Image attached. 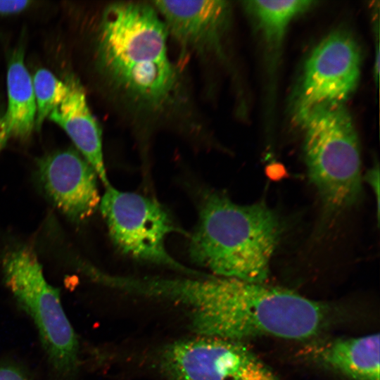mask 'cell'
Masks as SVG:
<instances>
[{
  "label": "cell",
  "instance_id": "cell-1",
  "mask_svg": "<svg viewBox=\"0 0 380 380\" xmlns=\"http://www.w3.org/2000/svg\"><path fill=\"white\" fill-rule=\"evenodd\" d=\"M168 39L151 1L111 3L98 27L97 68L115 111L134 129L199 135L204 123Z\"/></svg>",
  "mask_w": 380,
  "mask_h": 380
},
{
  "label": "cell",
  "instance_id": "cell-2",
  "mask_svg": "<svg viewBox=\"0 0 380 380\" xmlns=\"http://www.w3.org/2000/svg\"><path fill=\"white\" fill-rule=\"evenodd\" d=\"M281 231L278 215L265 203L239 205L209 193L200 205L189 256L217 277L264 283Z\"/></svg>",
  "mask_w": 380,
  "mask_h": 380
},
{
  "label": "cell",
  "instance_id": "cell-3",
  "mask_svg": "<svg viewBox=\"0 0 380 380\" xmlns=\"http://www.w3.org/2000/svg\"><path fill=\"white\" fill-rule=\"evenodd\" d=\"M301 126L308 177L324 210L338 213L355 205L362 194L359 140L345 104L313 109Z\"/></svg>",
  "mask_w": 380,
  "mask_h": 380
},
{
  "label": "cell",
  "instance_id": "cell-4",
  "mask_svg": "<svg viewBox=\"0 0 380 380\" xmlns=\"http://www.w3.org/2000/svg\"><path fill=\"white\" fill-rule=\"evenodd\" d=\"M2 265L4 281L37 327L53 371L61 379L70 380L78 367L79 345L58 290L46 281L40 262L28 248L8 251Z\"/></svg>",
  "mask_w": 380,
  "mask_h": 380
},
{
  "label": "cell",
  "instance_id": "cell-5",
  "mask_svg": "<svg viewBox=\"0 0 380 380\" xmlns=\"http://www.w3.org/2000/svg\"><path fill=\"white\" fill-rule=\"evenodd\" d=\"M99 207L112 241L122 253L189 276H202L177 261L167 251L166 237L177 229L158 201L110 185L106 187Z\"/></svg>",
  "mask_w": 380,
  "mask_h": 380
},
{
  "label": "cell",
  "instance_id": "cell-6",
  "mask_svg": "<svg viewBox=\"0 0 380 380\" xmlns=\"http://www.w3.org/2000/svg\"><path fill=\"white\" fill-rule=\"evenodd\" d=\"M170 380H280L243 341L196 335L166 345L158 355Z\"/></svg>",
  "mask_w": 380,
  "mask_h": 380
},
{
  "label": "cell",
  "instance_id": "cell-7",
  "mask_svg": "<svg viewBox=\"0 0 380 380\" xmlns=\"http://www.w3.org/2000/svg\"><path fill=\"white\" fill-rule=\"evenodd\" d=\"M361 51L346 30L334 31L307 58L293 100V118L301 125L315 108L344 104L357 88Z\"/></svg>",
  "mask_w": 380,
  "mask_h": 380
},
{
  "label": "cell",
  "instance_id": "cell-8",
  "mask_svg": "<svg viewBox=\"0 0 380 380\" xmlns=\"http://www.w3.org/2000/svg\"><path fill=\"white\" fill-rule=\"evenodd\" d=\"M169 39L178 45L181 58L194 56L202 62L225 58L224 37L230 6L226 1H153Z\"/></svg>",
  "mask_w": 380,
  "mask_h": 380
},
{
  "label": "cell",
  "instance_id": "cell-9",
  "mask_svg": "<svg viewBox=\"0 0 380 380\" xmlns=\"http://www.w3.org/2000/svg\"><path fill=\"white\" fill-rule=\"evenodd\" d=\"M37 168L44 192L72 221L87 220L99 208L98 175L77 151L67 148L49 153L38 160Z\"/></svg>",
  "mask_w": 380,
  "mask_h": 380
},
{
  "label": "cell",
  "instance_id": "cell-10",
  "mask_svg": "<svg viewBox=\"0 0 380 380\" xmlns=\"http://www.w3.org/2000/svg\"><path fill=\"white\" fill-rule=\"evenodd\" d=\"M66 82L68 93L49 118L66 132L80 153L91 165L107 187L110 184L103 160L101 129L88 106L84 90L80 81L70 77Z\"/></svg>",
  "mask_w": 380,
  "mask_h": 380
},
{
  "label": "cell",
  "instance_id": "cell-11",
  "mask_svg": "<svg viewBox=\"0 0 380 380\" xmlns=\"http://www.w3.org/2000/svg\"><path fill=\"white\" fill-rule=\"evenodd\" d=\"M302 354L353 380H379V334L315 341Z\"/></svg>",
  "mask_w": 380,
  "mask_h": 380
},
{
  "label": "cell",
  "instance_id": "cell-12",
  "mask_svg": "<svg viewBox=\"0 0 380 380\" xmlns=\"http://www.w3.org/2000/svg\"><path fill=\"white\" fill-rule=\"evenodd\" d=\"M8 106L4 112L10 134L29 137L35 127L37 106L32 79L24 63V49L19 46L13 53L8 67Z\"/></svg>",
  "mask_w": 380,
  "mask_h": 380
},
{
  "label": "cell",
  "instance_id": "cell-13",
  "mask_svg": "<svg viewBox=\"0 0 380 380\" xmlns=\"http://www.w3.org/2000/svg\"><path fill=\"white\" fill-rule=\"evenodd\" d=\"M243 6L255 19L267 44L277 49L290 22L308 10L312 1H246Z\"/></svg>",
  "mask_w": 380,
  "mask_h": 380
},
{
  "label": "cell",
  "instance_id": "cell-14",
  "mask_svg": "<svg viewBox=\"0 0 380 380\" xmlns=\"http://www.w3.org/2000/svg\"><path fill=\"white\" fill-rule=\"evenodd\" d=\"M32 79L37 106L35 127L39 130L45 119L65 99L69 88L67 82L44 68L36 71Z\"/></svg>",
  "mask_w": 380,
  "mask_h": 380
},
{
  "label": "cell",
  "instance_id": "cell-15",
  "mask_svg": "<svg viewBox=\"0 0 380 380\" xmlns=\"http://www.w3.org/2000/svg\"><path fill=\"white\" fill-rule=\"evenodd\" d=\"M32 1H3L0 0V15L14 14L27 8Z\"/></svg>",
  "mask_w": 380,
  "mask_h": 380
},
{
  "label": "cell",
  "instance_id": "cell-16",
  "mask_svg": "<svg viewBox=\"0 0 380 380\" xmlns=\"http://www.w3.org/2000/svg\"><path fill=\"white\" fill-rule=\"evenodd\" d=\"M0 380H29V378L18 367L2 365H0Z\"/></svg>",
  "mask_w": 380,
  "mask_h": 380
},
{
  "label": "cell",
  "instance_id": "cell-17",
  "mask_svg": "<svg viewBox=\"0 0 380 380\" xmlns=\"http://www.w3.org/2000/svg\"><path fill=\"white\" fill-rule=\"evenodd\" d=\"M365 179L375 191L376 203H377V215L379 218V165L376 164L371 168L365 175Z\"/></svg>",
  "mask_w": 380,
  "mask_h": 380
},
{
  "label": "cell",
  "instance_id": "cell-18",
  "mask_svg": "<svg viewBox=\"0 0 380 380\" xmlns=\"http://www.w3.org/2000/svg\"><path fill=\"white\" fill-rule=\"evenodd\" d=\"M10 137L9 129L0 104V152L5 146Z\"/></svg>",
  "mask_w": 380,
  "mask_h": 380
},
{
  "label": "cell",
  "instance_id": "cell-19",
  "mask_svg": "<svg viewBox=\"0 0 380 380\" xmlns=\"http://www.w3.org/2000/svg\"><path fill=\"white\" fill-rule=\"evenodd\" d=\"M379 44H376V56H375V60H374V80L376 81V84L378 83L379 80Z\"/></svg>",
  "mask_w": 380,
  "mask_h": 380
}]
</instances>
